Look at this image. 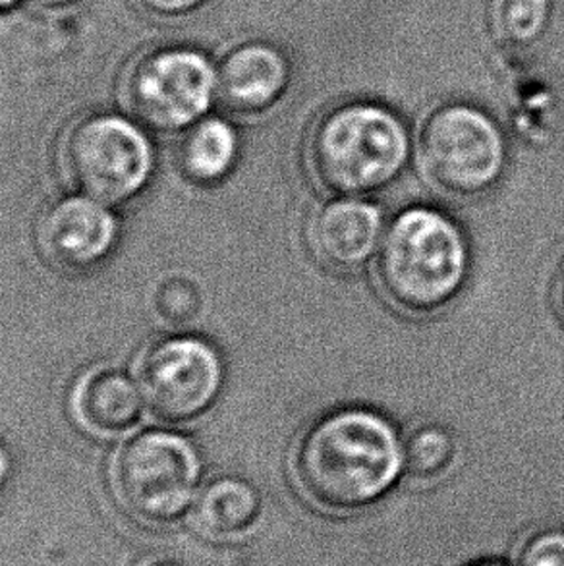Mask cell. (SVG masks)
I'll return each instance as SVG.
<instances>
[{"label":"cell","mask_w":564,"mask_h":566,"mask_svg":"<svg viewBox=\"0 0 564 566\" xmlns=\"http://www.w3.org/2000/svg\"><path fill=\"white\" fill-rule=\"evenodd\" d=\"M403 470V444L369 410H341L312 423L292 452L297 488L328 511H358L387 493Z\"/></svg>","instance_id":"1"},{"label":"cell","mask_w":564,"mask_h":566,"mask_svg":"<svg viewBox=\"0 0 564 566\" xmlns=\"http://www.w3.org/2000/svg\"><path fill=\"white\" fill-rule=\"evenodd\" d=\"M375 255L377 289L390 306L416 317L449 306L468 273L464 237L445 214L426 207L398 214Z\"/></svg>","instance_id":"2"},{"label":"cell","mask_w":564,"mask_h":566,"mask_svg":"<svg viewBox=\"0 0 564 566\" xmlns=\"http://www.w3.org/2000/svg\"><path fill=\"white\" fill-rule=\"evenodd\" d=\"M408 151V132L397 115L372 103H352L328 111L313 126L307 165L321 188L354 198L393 182Z\"/></svg>","instance_id":"3"},{"label":"cell","mask_w":564,"mask_h":566,"mask_svg":"<svg viewBox=\"0 0 564 566\" xmlns=\"http://www.w3.org/2000/svg\"><path fill=\"white\" fill-rule=\"evenodd\" d=\"M199 459L184 437L144 431L126 439L111 460V491L126 516L147 528H168L196 503Z\"/></svg>","instance_id":"4"},{"label":"cell","mask_w":564,"mask_h":566,"mask_svg":"<svg viewBox=\"0 0 564 566\" xmlns=\"http://www.w3.org/2000/svg\"><path fill=\"white\" fill-rule=\"evenodd\" d=\"M418 155L427 180L455 198L480 196L503 175L501 130L485 113L462 103L426 116Z\"/></svg>","instance_id":"5"},{"label":"cell","mask_w":564,"mask_h":566,"mask_svg":"<svg viewBox=\"0 0 564 566\" xmlns=\"http://www.w3.org/2000/svg\"><path fill=\"white\" fill-rule=\"evenodd\" d=\"M152 147L130 120L90 115L70 126L61 144V169L85 198L121 203L144 188L152 172Z\"/></svg>","instance_id":"6"},{"label":"cell","mask_w":564,"mask_h":566,"mask_svg":"<svg viewBox=\"0 0 564 566\" xmlns=\"http://www.w3.org/2000/svg\"><path fill=\"white\" fill-rule=\"evenodd\" d=\"M217 97V69L196 49L175 46L147 54L132 70L126 103L155 130H180L198 120Z\"/></svg>","instance_id":"7"},{"label":"cell","mask_w":564,"mask_h":566,"mask_svg":"<svg viewBox=\"0 0 564 566\" xmlns=\"http://www.w3.org/2000/svg\"><path fill=\"white\" fill-rule=\"evenodd\" d=\"M136 382L155 418L184 423L213 405L222 385L221 360L198 338H160L139 354Z\"/></svg>","instance_id":"8"},{"label":"cell","mask_w":564,"mask_h":566,"mask_svg":"<svg viewBox=\"0 0 564 566\" xmlns=\"http://www.w3.org/2000/svg\"><path fill=\"white\" fill-rule=\"evenodd\" d=\"M116 240V221L101 201L66 198L41 214L38 244L45 260L66 273H84L107 260Z\"/></svg>","instance_id":"9"},{"label":"cell","mask_w":564,"mask_h":566,"mask_svg":"<svg viewBox=\"0 0 564 566\" xmlns=\"http://www.w3.org/2000/svg\"><path fill=\"white\" fill-rule=\"evenodd\" d=\"M382 211L358 198H336L321 206L310 222L315 258L335 271L364 265L382 242Z\"/></svg>","instance_id":"10"},{"label":"cell","mask_w":564,"mask_h":566,"mask_svg":"<svg viewBox=\"0 0 564 566\" xmlns=\"http://www.w3.org/2000/svg\"><path fill=\"white\" fill-rule=\"evenodd\" d=\"M289 87V62L268 43H244L217 69V97L234 113L258 115L281 101Z\"/></svg>","instance_id":"11"},{"label":"cell","mask_w":564,"mask_h":566,"mask_svg":"<svg viewBox=\"0 0 564 566\" xmlns=\"http://www.w3.org/2000/svg\"><path fill=\"white\" fill-rule=\"evenodd\" d=\"M142 395L134 382L115 368H93L74 387L72 413L95 437L115 439L138 426Z\"/></svg>","instance_id":"12"},{"label":"cell","mask_w":564,"mask_h":566,"mask_svg":"<svg viewBox=\"0 0 564 566\" xmlns=\"http://www.w3.org/2000/svg\"><path fill=\"white\" fill-rule=\"evenodd\" d=\"M261 497L250 483L219 478L199 491L194 503V522L199 532L217 542L248 536L260 524Z\"/></svg>","instance_id":"13"},{"label":"cell","mask_w":564,"mask_h":566,"mask_svg":"<svg viewBox=\"0 0 564 566\" xmlns=\"http://www.w3.org/2000/svg\"><path fill=\"white\" fill-rule=\"evenodd\" d=\"M238 154L237 132L221 118L194 124L184 136L178 151L180 169L199 185H213L234 165Z\"/></svg>","instance_id":"14"},{"label":"cell","mask_w":564,"mask_h":566,"mask_svg":"<svg viewBox=\"0 0 564 566\" xmlns=\"http://www.w3.org/2000/svg\"><path fill=\"white\" fill-rule=\"evenodd\" d=\"M457 457V444L441 428L424 426L414 429L403 444V470L406 474L429 482L445 474Z\"/></svg>","instance_id":"15"},{"label":"cell","mask_w":564,"mask_h":566,"mask_svg":"<svg viewBox=\"0 0 564 566\" xmlns=\"http://www.w3.org/2000/svg\"><path fill=\"white\" fill-rule=\"evenodd\" d=\"M551 12V0H497V31L511 45H532L550 28Z\"/></svg>","instance_id":"16"},{"label":"cell","mask_w":564,"mask_h":566,"mask_svg":"<svg viewBox=\"0 0 564 566\" xmlns=\"http://www.w3.org/2000/svg\"><path fill=\"white\" fill-rule=\"evenodd\" d=\"M196 300L190 284L182 281L165 283L157 292V312L170 323L190 322L196 312Z\"/></svg>","instance_id":"17"},{"label":"cell","mask_w":564,"mask_h":566,"mask_svg":"<svg viewBox=\"0 0 564 566\" xmlns=\"http://www.w3.org/2000/svg\"><path fill=\"white\" fill-rule=\"evenodd\" d=\"M519 566H564V530H545L530 537Z\"/></svg>","instance_id":"18"},{"label":"cell","mask_w":564,"mask_h":566,"mask_svg":"<svg viewBox=\"0 0 564 566\" xmlns=\"http://www.w3.org/2000/svg\"><path fill=\"white\" fill-rule=\"evenodd\" d=\"M145 7L163 15L186 14L206 0H142Z\"/></svg>","instance_id":"19"},{"label":"cell","mask_w":564,"mask_h":566,"mask_svg":"<svg viewBox=\"0 0 564 566\" xmlns=\"http://www.w3.org/2000/svg\"><path fill=\"white\" fill-rule=\"evenodd\" d=\"M8 478H10V460L4 449L0 447V495L7 490Z\"/></svg>","instance_id":"20"},{"label":"cell","mask_w":564,"mask_h":566,"mask_svg":"<svg viewBox=\"0 0 564 566\" xmlns=\"http://www.w3.org/2000/svg\"><path fill=\"white\" fill-rule=\"evenodd\" d=\"M136 566H182L178 560L165 557V555H152V557H145L144 560H139Z\"/></svg>","instance_id":"21"},{"label":"cell","mask_w":564,"mask_h":566,"mask_svg":"<svg viewBox=\"0 0 564 566\" xmlns=\"http://www.w3.org/2000/svg\"><path fill=\"white\" fill-rule=\"evenodd\" d=\"M558 306H561V312H563L564 317V273L561 276V283H558Z\"/></svg>","instance_id":"22"},{"label":"cell","mask_w":564,"mask_h":566,"mask_svg":"<svg viewBox=\"0 0 564 566\" xmlns=\"http://www.w3.org/2000/svg\"><path fill=\"white\" fill-rule=\"evenodd\" d=\"M20 0H0V10H7V8H12L18 4Z\"/></svg>","instance_id":"23"},{"label":"cell","mask_w":564,"mask_h":566,"mask_svg":"<svg viewBox=\"0 0 564 566\" xmlns=\"http://www.w3.org/2000/svg\"><path fill=\"white\" fill-rule=\"evenodd\" d=\"M46 4H66V2H72V0H43Z\"/></svg>","instance_id":"24"},{"label":"cell","mask_w":564,"mask_h":566,"mask_svg":"<svg viewBox=\"0 0 564 566\" xmlns=\"http://www.w3.org/2000/svg\"><path fill=\"white\" fill-rule=\"evenodd\" d=\"M476 566H504V565H499V563H483V565H476Z\"/></svg>","instance_id":"25"}]
</instances>
